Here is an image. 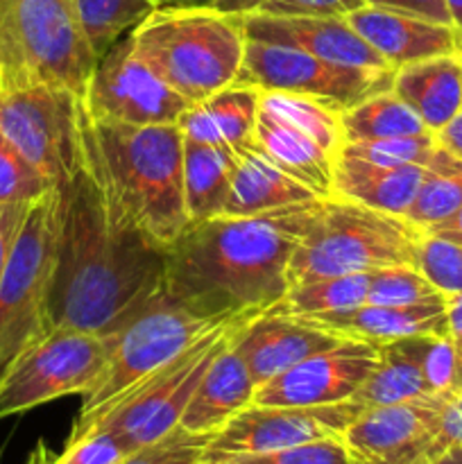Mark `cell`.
I'll use <instances>...</instances> for the list:
<instances>
[{
    "instance_id": "cell-1",
    "label": "cell",
    "mask_w": 462,
    "mask_h": 464,
    "mask_svg": "<svg viewBox=\"0 0 462 464\" xmlns=\"http://www.w3.org/2000/svg\"><path fill=\"white\" fill-rule=\"evenodd\" d=\"M53 329L109 335L163 295L166 247L113 225L84 170L57 188Z\"/></svg>"
},
{
    "instance_id": "cell-2",
    "label": "cell",
    "mask_w": 462,
    "mask_h": 464,
    "mask_svg": "<svg viewBox=\"0 0 462 464\" xmlns=\"http://www.w3.org/2000/svg\"><path fill=\"white\" fill-rule=\"evenodd\" d=\"M317 202L190 222L166 247L163 290L204 315L265 313L288 293L290 261Z\"/></svg>"
},
{
    "instance_id": "cell-3",
    "label": "cell",
    "mask_w": 462,
    "mask_h": 464,
    "mask_svg": "<svg viewBox=\"0 0 462 464\" xmlns=\"http://www.w3.org/2000/svg\"><path fill=\"white\" fill-rule=\"evenodd\" d=\"M82 170L113 225L168 245L190 225L184 199V134L177 125L93 118L80 98Z\"/></svg>"
},
{
    "instance_id": "cell-4",
    "label": "cell",
    "mask_w": 462,
    "mask_h": 464,
    "mask_svg": "<svg viewBox=\"0 0 462 464\" xmlns=\"http://www.w3.org/2000/svg\"><path fill=\"white\" fill-rule=\"evenodd\" d=\"M136 54L195 104L234 84L243 63V14L216 7H159L134 32Z\"/></svg>"
},
{
    "instance_id": "cell-5",
    "label": "cell",
    "mask_w": 462,
    "mask_h": 464,
    "mask_svg": "<svg viewBox=\"0 0 462 464\" xmlns=\"http://www.w3.org/2000/svg\"><path fill=\"white\" fill-rule=\"evenodd\" d=\"M426 229L342 198H322L288 267L290 288L326 276L379 272L417 263Z\"/></svg>"
},
{
    "instance_id": "cell-6",
    "label": "cell",
    "mask_w": 462,
    "mask_h": 464,
    "mask_svg": "<svg viewBox=\"0 0 462 464\" xmlns=\"http://www.w3.org/2000/svg\"><path fill=\"white\" fill-rule=\"evenodd\" d=\"M95 62L75 0H0V86L53 84L82 98Z\"/></svg>"
},
{
    "instance_id": "cell-7",
    "label": "cell",
    "mask_w": 462,
    "mask_h": 464,
    "mask_svg": "<svg viewBox=\"0 0 462 464\" xmlns=\"http://www.w3.org/2000/svg\"><path fill=\"white\" fill-rule=\"evenodd\" d=\"M240 315H204L188 304L172 299L170 295H159L139 315L113 334L104 335L109 349L107 365L98 383L82 397L75 421H84L102 412L140 381L188 352L204 335Z\"/></svg>"
},
{
    "instance_id": "cell-8",
    "label": "cell",
    "mask_w": 462,
    "mask_h": 464,
    "mask_svg": "<svg viewBox=\"0 0 462 464\" xmlns=\"http://www.w3.org/2000/svg\"><path fill=\"white\" fill-rule=\"evenodd\" d=\"M258 315L263 313H245L229 324L204 335L188 352L140 381L102 412L84 421H75L68 440H77L93 430H109L120 435L131 451H136L145 444L170 435L172 430L179 429L181 417L213 358L222 352L238 326Z\"/></svg>"
},
{
    "instance_id": "cell-9",
    "label": "cell",
    "mask_w": 462,
    "mask_h": 464,
    "mask_svg": "<svg viewBox=\"0 0 462 464\" xmlns=\"http://www.w3.org/2000/svg\"><path fill=\"white\" fill-rule=\"evenodd\" d=\"M57 188L32 204L0 276V372L53 331L50 288L57 258Z\"/></svg>"
},
{
    "instance_id": "cell-10",
    "label": "cell",
    "mask_w": 462,
    "mask_h": 464,
    "mask_svg": "<svg viewBox=\"0 0 462 464\" xmlns=\"http://www.w3.org/2000/svg\"><path fill=\"white\" fill-rule=\"evenodd\" d=\"M102 335L53 329L0 372V421L62 397H84L107 365Z\"/></svg>"
},
{
    "instance_id": "cell-11",
    "label": "cell",
    "mask_w": 462,
    "mask_h": 464,
    "mask_svg": "<svg viewBox=\"0 0 462 464\" xmlns=\"http://www.w3.org/2000/svg\"><path fill=\"white\" fill-rule=\"evenodd\" d=\"M0 134L54 188L82 170L80 95L53 84L0 86Z\"/></svg>"
},
{
    "instance_id": "cell-12",
    "label": "cell",
    "mask_w": 462,
    "mask_h": 464,
    "mask_svg": "<svg viewBox=\"0 0 462 464\" xmlns=\"http://www.w3.org/2000/svg\"><path fill=\"white\" fill-rule=\"evenodd\" d=\"M238 84L315 98L344 111L380 91L392 89L394 68H361L326 62L294 45L247 39Z\"/></svg>"
},
{
    "instance_id": "cell-13",
    "label": "cell",
    "mask_w": 462,
    "mask_h": 464,
    "mask_svg": "<svg viewBox=\"0 0 462 464\" xmlns=\"http://www.w3.org/2000/svg\"><path fill=\"white\" fill-rule=\"evenodd\" d=\"M82 104L93 118L127 125H177L190 107L136 54L130 34L95 62Z\"/></svg>"
},
{
    "instance_id": "cell-14",
    "label": "cell",
    "mask_w": 462,
    "mask_h": 464,
    "mask_svg": "<svg viewBox=\"0 0 462 464\" xmlns=\"http://www.w3.org/2000/svg\"><path fill=\"white\" fill-rule=\"evenodd\" d=\"M362 408L353 401L331 406H258L252 403L211 438L202 460L247 456L342 438Z\"/></svg>"
},
{
    "instance_id": "cell-15",
    "label": "cell",
    "mask_w": 462,
    "mask_h": 464,
    "mask_svg": "<svg viewBox=\"0 0 462 464\" xmlns=\"http://www.w3.org/2000/svg\"><path fill=\"white\" fill-rule=\"evenodd\" d=\"M379 362V347L347 338L258 385V406H331L351 401Z\"/></svg>"
},
{
    "instance_id": "cell-16",
    "label": "cell",
    "mask_w": 462,
    "mask_h": 464,
    "mask_svg": "<svg viewBox=\"0 0 462 464\" xmlns=\"http://www.w3.org/2000/svg\"><path fill=\"white\" fill-rule=\"evenodd\" d=\"M448 397L367 408L344 430L353 464H433L430 447Z\"/></svg>"
},
{
    "instance_id": "cell-17",
    "label": "cell",
    "mask_w": 462,
    "mask_h": 464,
    "mask_svg": "<svg viewBox=\"0 0 462 464\" xmlns=\"http://www.w3.org/2000/svg\"><path fill=\"white\" fill-rule=\"evenodd\" d=\"M344 335L308 320L263 313L238 329L234 349L247 365L254 383L263 385L313 353L335 347Z\"/></svg>"
},
{
    "instance_id": "cell-18",
    "label": "cell",
    "mask_w": 462,
    "mask_h": 464,
    "mask_svg": "<svg viewBox=\"0 0 462 464\" xmlns=\"http://www.w3.org/2000/svg\"><path fill=\"white\" fill-rule=\"evenodd\" d=\"M247 39L294 45L333 63L361 68H392L344 16H274L245 14Z\"/></svg>"
},
{
    "instance_id": "cell-19",
    "label": "cell",
    "mask_w": 462,
    "mask_h": 464,
    "mask_svg": "<svg viewBox=\"0 0 462 464\" xmlns=\"http://www.w3.org/2000/svg\"><path fill=\"white\" fill-rule=\"evenodd\" d=\"M344 18L394 71L421 59L462 54V32L456 25L376 5H362Z\"/></svg>"
},
{
    "instance_id": "cell-20",
    "label": "cell",
    "mask_w": 462,
    "mask_h": 464,
    "mask_svg": "<svg viewBox=\"0 0 462 464\" xmlns=\"http://www.w3.org/2000/svg\"><path fill=\"white\" fill-rule=\"evenodd\" d=\"M308 320L344 335V338L362 340L370 344H388L394 340L412 338V335H451L447 315V297L438 295L426 302L410 306H362L351 311L322 313Z\"/></svg>"
},
{
    "instance_id": "cell-21",
    "label": "cell",
    "mask_w": 462,
    "mask_h": 464,
    "mask_svg": "<svg viewBox=\"0 0 462 464\" xmlns=\"http://www.w3.org/2000/svg\"><path fill=\"white\" fill-rule=\"evenodd\" d=\"M234 152L231 188L222 216H261L322 199L267 159L252 140L234 148Z\"/></svg>"
},
{
    "instance_id": "cell-22",
    "label": "cell",
    "mask_w": 462,
    "mask_h": 464,
    "mask_svg": "<svg viewBox=\"0 0 462 464\" xmlns=\"http://www.w3.org/2000/svg\"><path fill=\"white\" fill-rule=\"evenodd\" d=\"M236 334L204 372L202 381L181 417L179 426L188 433L216 435L226 421L234 420L240 411L254 403L256 383H254L245 361L234 349Z\"/></svg>"
},
{
    "instance_id": "cell-23",
    "label": "cell",
    "mask_w": 462,
    "mask_h": 464,
    "mask_svg": "<svg viewBox=\"0 0 462 464\" xmlns=\"http://www.w3.org/2000/svg\"><path fill=\"white\" fill-rule=\"evenodd\" d=\"M392 91L438 134L462 111V54H442L397 68Z\"/></svg>"
},
{
    "instance_id": "cell-24",
    "label": "cell",
    "mask_w": 462,
    "mask_h": 464,
    "mask_svg": "<svg viewBox=\"0 0 462 464\" xmlns=\"http://www.w3.org/2000/svg\"><path fill=\"white\" fill-rule=\"evenodd\" d=\"M261 91L247 84H229L211 98L195 102L177 121L184 139L217 148L249 143L256 130Z\"/></svg>"
},
{
    "instance_id": "cell-25",
    "label": "cell",
    "mask_w": 462,
    "mask_h": 464,
    "mask_svg": "<svg viewBox=\"0 0 462 464\" xmlns=\"http://www.w3.org/2000/svg\"><path fill=\"white\" fill-rule=\"evenodd\" d=\"M424 179V166H379L340 154L333 170V195L376 211L406 218Z\"/></svg>"
},
{
    "instance_id": "cell-26",
    "label": "cell",
    "mask_w": 462,
    "mask_h": 464,
    "mask_svg": "<svg viewBox=\"0 0 462 464\" xmlns=\"http://www.w3.org/2000/svg\"><path fill=\"white\" fill-rule=\"evenodd\" d=\"M252 143L317 198L333 195V170L338 159L297 127L258 109Z\"/></svg>"
},
{
    "instance_id": "cell-27",
    "label": "cell",
    "mask_w": 462,
    "mask_h": 464,
    "mask_svg": "<svg viewBox=\"0 0 462 464\" xmlns=\"http://www.w3.org/2000/svg\"><path fill=\"white\" fill-rule=\"evenodd\" d=\"M234 148L184 139V199L190 222L225 213L234 170Z\"/></svg>"
},
{
    "instance_id": "cell-28",
    "label": "cell",
    "mask_w": 462,
    "mask_h": 464,
    "mask_svg": "<svg viewBox=\"0 0 462 464\" xmlns=\"http://www.w3.org/2000/svg\"><path fill=\"white\" fill-rule=\"evenodd\" d=\"M438 397L415 361L406 356L394 343L379 344V362L371 374L362 381L361 388L351 397L353 403L367 408L397 406V403L419 401V399Z\"/></svg>"
},
{
    "instance_id": "cell-29",
    "label": "cell",
    "mask_w": 462,
    "mask_h": 464,
    "mask_svg": "<svg viewBox=\"0 0 462 464\" xmlns=\"http://www.w3.org/2000/svg\"><path fill=\"white\" fill-rule=\"evenodd\" d=\"M340 122H342L344 143L435 134L392 89L380 91L340 111Z\"/></svg>"
},
{
    "instance_id": "cell-30",
    "label": "cell",
    "mask_w": 462,
    "mask_h": 464,
    "mask_svg": "<svg viewBox=\"0 0 462 464\" xmlns=\"http://www.w3.org/2000/svg\"><path fill=\"white\" fill-rule=\"evenodd\" d=\"M370 284L371 272L306 281V284L288 288L281 302L267 308V313L288 317H313L322 315V313L351 311V308L367 304Z\"/></svg>"
},
{
    "instance_id": "cell-31",
    "label": "cell",
    "mask_w": 462,
    "mask_h": 464,
    "mask_svg": "<svg viewBox=\"0 0 462 464\" xmlns=\"http://www.w3.org/2000/svg\"><path fill=\"white\" fill-rule=\"evenodd\" d=\"M462 207V159L442 148L438 140L433 157L424 166L417 198L408 208L406 220L421 229L439 225Z\"/></svg>"
},
{
    "instance_id": "cell-32",
    "label": "cell",
    "mask_w": 462,
    "mask_h": 464,
    "mask_svg": "<svg viewBox=\"0 0 462 464\" xmlns=\"http://www.w3.org/2000/svg\"><path fill=\"white\" fill-rule=\"evenodd\" d=\"M159 7V0H75L82 32L95 59L134 32Z\"/></svg>"
},
{
    "instance_id": "cell-33",
    "label": "cell",
    "mask_w": 462,
    "mask_h": 464,
    "mask_svg": "<svg viewBox=\"0 0 462 464\" xmlns=\"http://www.w3.org/2000/svg\"><path fill=\"white\" fill-rule=\"evenodd\" d=\"M261 109L311 136L335 159L342 152L344 131L338 109L308 95L281 93V91H267V93L261 91Z\"/></svg>"
},
{
    "instance_id": "cell-34",
    "label": "cell",
    "mask_w": 462,
    "mask_h": 464,
    "mask_svg": "<svg viewBox=\"0 0 462 464\" xmlns=\"http://www.w3.org/2000/svg\"><path fill=\"white\" fill-rule=\"evenodd\" d=\"M394 344L417 362L433 394L451 397L462 390V361L451 335H412Z\"/></svg>"
},
{
    "instance_id": "cell-35",
    "label": "cell",
    "mask_w": 462,
    "mask_h": 464,
    "mask_svg": "<svg viewBox=\"0 0 462 464\" xmlns=\"http://www.w3.org/2000/svg\"><path fill=\"white\" fill-rule=\"evenodd\" d=\"M435 148H438V134H421L380 140H351V143L342 145L340 154L388 168L426 166L428 159L433 157Z\"/></svg>"
},
{
    "instance_id": "cell-36",
    "label": "cell",
    "mask_w": 462,
    "mask_h": 464,
    "mask_svg": "<svg viewBox=\"0 0 462 464\" xmlns=\"http://www.w3.org/2000/svg\"><path fill=\"white\" fill-rule=\"evenodd\" d=\"M53 190V181L0 134V202L34 204Z\"/></svg>"
},
{
    "instance_id": "cell-37",
    "label": "cell",
    "mask_w": 462,
    "mask_h": 464,
    "mask_svg": "<svg viewBox=\"0 0 462 464\" xmlns=\"http://www.w3.org/2000/svg\"><path fill=\"white\" fill-rule=\"evenodd\" d=\"M435 285L417 267L399 266L371 272L367 304L371 306H410L438 297Z\"/></svg>"
},
{
    "instance_id": "cell-38",
    "label": "cell",
    "mask_w": 462,
    "mask_h": 464,
    "mask_svg": "<svg viewBox=\"0 0 462 464\" xmlns=\"http://www.w3.org/2000/svg\"><path fill=\"white\" fill-rule=\"evenodd\" d=\"M415 267L444 297L462 293V245L426 231L417 247Z\"/></svg>"
},
{
    "instance_id": "cell-39",
    "label": "cell",
    "mask_w": 462,
    "mask_h": 464,
    "mask_svg": "<svg viewBox=\"0 0 462 464\" xmlns=\"http://www.w3.org/2000/svg\"><path fill=\"white\" fill-rule=\"evenodd\" d=\"M199 464H353V458L342 438H331L276 449V451L213 458V460H199Z\"/></svg>"
},
{
    "instance_id": "cell-40",
    "label": "cell",
    "mask_w": 462,
    "mask_h": 464,
    "mask_svg": "<svg viewBox=\"0 0 462 464\" xmlns=\"http://www.w3.org/2000/svg\"><path fill=\"white\" fill-rule=\"evenodd\" d=\"M213 435L188 433L179 426L166 438L136 449L120 464H199Z\"/></svg>"
},
{
    "instance_id": "cell-41",
    "label": "cell",
    "mask_w": 462,
    "mask_h": 464,
    "mask_svg": "<svg viewBox=\"0 0 462 464\" xmlns=\"http://www.w3.org/2000/svg\"><path fill=\"white\" fill-rule=\"evenodd\" d=\"M130 453V444L109 430H93L77 440H66V447L53 464H120Z\"/></svg>"
},
{
    "instance_id": "cell-42",
    "label": "cell",
    "mask_w": 462,
    "mask_h": 464,
    "mask_svg": "<svg viewBox=\"0 0 462 464\" xmlns=\"http://www.w3.org/2000/svg\"><path fill=\"white\" fill-rule=\"evenodd\" d=\"M367 0H265L256 12L274 16H347Z\"/></svg>"
},
{
    "instance_id": "cell-43",
    "label": "cell",
    "mask_w": 462,
    "mask_h": 464,
    "mask_svg": "<svg viewBox=\"0 0 462 464\" xmlns=\"http://www.w3.org/2000/svg\"><path fill=\"white\" fill-rule=\"evenodd\" d=\"M457 442H462V390H457L444 401L442 412H439L438 435H435L433 447H430V460H435L439 453H444Z\"/></svg>"
},
{
    "instance_id": "cell-44",
    "label": "cell",
    "mask_w": 462,
    "mask_h": 464,
    "mask_svg": "<svg viewBox=\"0 0 462 464\" xmlns=\"http://www.w3.org/2000/svg\"><path fill=\"white\" fill-rule=\"evenodd\" d=\"M30 208L32 204L27 202H0V276H3L9 256H12V249L16 245Z\"/></svg>"
},
{
    "instance_id": "cell-45",
    "label": "cell",
    "mask_w": 462,
    "mask_h": 464,
    "mask_svg": "<svg viewBox=\"0 0 462 464\" xmlns=\"http://www.w3.org/2000/svg\"><path fill=\"white\" fill-rule=\"evenodd\" d=\"M367 5L397 9V12L415 14V16L428 18V21L453 25L447 0H367Z\"/></svg>"
},
{
    "instance_id": "cell-46",
    "label": "cell",
    "mask_w": 462,
    "mask_h": 464,
    "mask_svg": "<svg viewBox=\"0 0 462 464\" xmlns=\"http://www.w3.org/2000/svg\"><path fill=\"white\" fill-rule=\"evenodd\" d=\"M438 140L442 148H447L448 152H453L456 157L462 159V111L448 122L447 127L438 131Z\"/></svg>"
},
{
    "instance_id": "cell-47",
    "label": "cell",
    "mask_w": 462,
    "mask_h": 464,
    "mask_svg": "<svg viewBox=\"0 0 462 464\" xmlns=\"http://www.w3.org/2000/svg\"><path fill=\"white\" fill-rule=\"evenodd\" d=\"M426 231L433 236H439V238L451 240V243L462 245V207L457 208L451 218H447L444 222H439V225L430 227V229H426Z\"/></svg>"
},
{
    "instance_id": "cell-48",
    "label": "cell",
    "mask_w": 462,
    "mask_h": 464,
    "mask_svg": "<svg viewBox=\"0 0 462 464\" xmlns=\"http://www.w3.org/2000/svg\"><path fill=\"white\" fill-rule=\"evenodd\" d=\"M447 315L451 338L457 343V340H462V293L447 297Z\"/></svg>"
},
{
    "instance_id": "cell-49",
    "label": "cell",
    "mask_w": 462,
    "mask_h": 464,
    "mask_svg": "<svg viewBox=\"0 0 462 464\" xmlns=\"http://www.w3.org/2000/svg\"><path fill=\"white\" fill-rule=\"evenodd\" d=\"M265 0H216L213 7L220 9V12H229V14H252L256 12Z\"/></svg>"
},
{
    "instance_id": "cell-50",
    "label": "cell",
    "mask_w": 462,
    "mask_h": 464,
    "mask_svg": "<svg viewBox=\"0 0 462 464\" xmlns=\"http://www.w3.org/2000/svg\"><path fill=\"white\" fill-rule=\"evenodd\" d=\"M433 464H462V442L453 444V447H448L447 451L439 453V456L433 460Z\"/></svg>"
},
{
    "instance_id": "cell-51",
    "label": "cell",
    "mask_w": 462,
    "mask_h": 464,
    "mask_svg": "<svg viewBox=\"0 0 462 464\" xmlns=\"http://www.w3.org/2000/svg\"><path fill=\"white\" fill-rule=\"evenodd\" d=\"M161 7H213L216 0H159Z\"/></svg>"
},
{
    "instance_id": "cell-52",
    "label": "cell",
    "mask_w": 462,
    "mask_h": 464,
    "mask_svg": "<svg viewBox=\"0 0 462 464\" xmlns=\"http://www.w3.org/2000/svg\"><path fill=\"white\" fill-rule=\"evenodd\" d=\"M448 14H451V21L457 30L462 32V0H447Z\"/></svg>"
},
{
    "instance_id": "cell-53",
    "label": "cell",
    "mask_w": 462,
    "mask_h": 464,
    "mask_svg": "<svg viewBox=\"0 0 462 464\" xmlns=\"http://www.w3.org/2000/svg\"><path fill=\"white\" fill-rule=\"evenodd\" d=\"M456 347H457V356H460V361H462V340H457Z\"/></svg>"
},
{
    "instance_id": "cell-54",
    "label": "cell",
    "mask_w": 462,
    "mask_h": 464,
    "mask_svg": "<svg viewBox=\"0 0 462 464\" xmlns=\"http://www.w3.org/2000/svg\"><path fill=\"white\" fill-rule=\"evenodd\" d=\"M0 464H3V462H0ZM25 464H30V462H25Z\"/></svg>"
}]
</instances>
